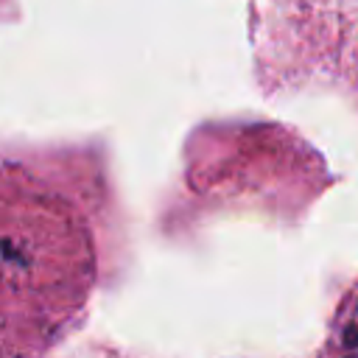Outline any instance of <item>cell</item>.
Returning <instances> with one entry per match:
<instances>
[{"instance_id": "cell-1", "label": "cell", "mask_w": 358, "mask_h": 358, "mask_svg": "<svg viewBox=\"0 0 358 358\" xmlns=\"http://www.w3.org/2000/svg\"><path fill=\"white\" fill-rule=\"evenodd\" d=\"M95 252L81 213L11 165L0 171V352L48 350L84 310Z\"/></svg>"}]
</instances>
